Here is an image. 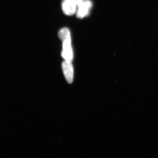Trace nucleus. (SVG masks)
<instances>
[{"label":"nucleus","mask_w":158,"mask_h":158,"mask_svg":"<svg viewBox=\"0 0 158 158\" xmlns=\"http://www.w3.org/2000/svg\"><path fill=\"white\" fill-rule=\"evenodd\" d=\"M58 36L62 41L71 38L70 31L67 28L60 29L58 33Z\"/></svg>","instance_id":"5"},{"label":"nucleus","mask_w":158,"mask_h":158,"mask_svg":"<svg viewBox=\"0 0 158 158\" xmlns=\"http://www.w3.org/2000/svg\"><path fill=\"white\" fill-rule=\"evenodd\" d=\"M92 6L90 0H77V17L82 19L88 16Z\"/></svg>","instance_id":"1"},{"label":"nucleus","mask_w":158,"mask_h":158,"mask_svg":"<svg viewBox=\"0 0 158 158\" xmlns=\"http://www.w3.org/2000/svg\"><path fill=\"white\" fill-rule=\"evenodd\" d=\"M62 9L64 14L71 16L76 13L77 0H62Z\"/></svg>","instance_id":"3"},{"label":"nucleus","mask_w":158,"mask_h":158,"mask_svg":"<svg viewBox=\"0 0 158 158\" xmlns=\"http://www.w3.org/2000/svg\"><path fill=\"white\" fill-rule=\"evenodd\" d=\"M71 61L65 60L62 63L63 73L67 82L69 84L72 83L73 79V66Z\"/></svg>","instance_id":"4"},{"label":"nucleus","mask_w":158,"mask_h":158,"mask_svg":"<svg viewBox=\"0 0 158 158\" xmlns=\"http://www.w3.org/2000/svg\"><path fill=\"white\" fill-rule=\"evenodd\" d=\"M62 42V56L65 60L72 61L73 59V51L71 45V38L63 40Z\"/></svg>","instance_id":"2"}]
</instances>
